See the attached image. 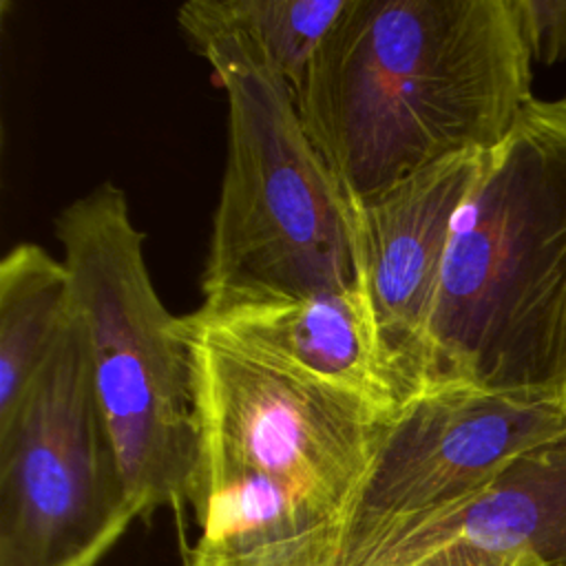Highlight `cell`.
I'll list each match as a JSON object with an SVG mask.
<instances>
[{
  "mask_svg": "<svg viewBox=\"0 0 566 566\" xmlns=\"http://www.w3.org/2000/svg\"><path fill=\"white\" fill-rule=\"evenodd\" d=\"M513 0H347L296 93L347 197L504 142L533 99Z\"/></svg>",
  "mask_w": 566,
  "mask_h": 566,
  "instance_id": "6da1fadb",
  "label": "cell"
},
{
  "mask_svg": "<svg viewBox=\"0 0 566 566\" xmlns=\"http://www.w3.org/2000/svg\"><path fill=\"white\" fill-rule=\"evenodd\" d=\"M431 385L566 411V95L528 102L453 217L427 327Z\"/></svg>",
  "mask_w": 566,
  "mask_h": 566,
  "instance_id": "7a4b0ae2",
  "label": "cell"
},
{
  "mask_svg": "<svg viewBox=\"0 0 566 566\" xmlns=\"http://www.w3.org/2000/svg\"><path fill=\"white\" fill-rule=\"evenodd\" d=\"M228 99V153L201 274V312L358 285L349 197L292 88L248 42L195 44Z\"/></svg>",
  "mask_w": 566,
  "mask_h": 566,
  "instance_id": "3957f363",
  "label": "cell"
},
{
  "mask_svg": "<svg viewBox=\"0 0 566 566\" xmlns=\"http://www.w3.org/2000/svg\"><path fill=\"white\" fill-rule=\"evenodd\" d=\"M95 396L137 517L188 502L199 455L192 358L159 298L126 192L102 181L53 219Z\"/></svg>",
  "mask_w": 566,
  "mask_h": 566,
  "instance_id": "277c9868",
  "label": "cell"
},
{
  "mask_svg": "<svg viewBox=\"0 0 566 566\" xmlns=\"http://www.w3.org/2000/svg\"><path fill=\"white\" fill-rule=\"evenodd\" d=\"M181 323L199 431L192 482L261 478L354 531L363 484L394 411L303 376L188 316Z\"/></svg>",
  "mask_w": 566,
  "mask_h": 566,
  "instance_id": "5b68a950",
  "label": "cell"
},
{
  "mask_svg": "<svg viewBox=\"0 0 566 566\" xmlns=\"http://www.w3.org/2000/svg\"><path fill=\"white\" fill-rule=\"evenodd\" d=\"M135 517L71 305L49 358L0 422V566L104 557Z\"/></svg>",
  "mask_w": 566,
  "mask_h": 566,
  "instance_id": "8992f818",
  "label": "cell"
},
{
  "mask_svg": "<svg viewBox=\"0 0 566 566\" xmlns=\"http://www.w3.org/2000/svg\"><path fill=\"white\" fill-rule=\"evenodd\" d=\"M566 431V411L467 385H431L387 420L356 509L345 566L394 528L484 486L509 462Z\"/></svg>",
  "mask_w": 566,
  "mask_h": 566,
  "instance_id": "52a82bcc",
  "label": "cell"
},
{
  "mask_svg": "<svg viewBox=\"0 0 566 566\" xmlns=\"http://www.w3.org/2000/svg\"><path fill=\"white\" fill-rule=\"evenodd\" d=\"M486 153L455 155L371 197H349L358 285L369 303L402 402L424 385L427 327L451 223Z\"/></svg>",
  "mask_w": 566,
  "mask_h": 566,
  "instance_id": "ba28073f",
  "label": "cell"
},
{
  "mask_svg": "<svg viewBox=\"0 0 566 566\" xmlns=\"http://www.w3.org/2000/svg\"><path fill=\"white\" fill-rule=\"evenodd\" d=\"M566 566V431L475 493L385 535L354 566Z\"/></svg>",
  "mask_w": 566,
  "mask_h": 566,
  "instance_id": "9c48e42d",
  "label": "cell"
},
{
  "mask_svg": "<svg viewBox=\"0 0 566 566\" xmlns=\"http://www.w3.org/2000/svg\"><path fill=\"white\" fill-rule=\"evenodd\" d=\"M188 318L387 411H396L402 402L360 285L214 312L197 310Z\"/></svg>",
  "mask_w": 566,
  "mask_h": 566,
  "instance_id": "30bf717a",
  "label": "cell"
},
{
  "mask_svg": "<svg viewBox=\"0 0 566 566\" xmlns=\"http://www.w3.org/2000/svg\"><path fill=\"white\" fill-rule=\"evenodd\" d=\"M71 316L62 259L38 243H15L0 261V422L20 405Z\"/></svg>",
  "mask_w": 566,
  "mask_h": 566,
  "instance_id": "8fae6325",
  "label": "cell"
},
{
  "mask_svg": "<svg viewBox=\"0 0 566 566\" xmlns=\"http://www.w3.org/2000/svg\"><path fill=\"white\" fill-rule=\"evenodd\" d=\"M347 0H190L177 22L192 46L230 35L256 49L292 88L303 86L312 60Z\"/></svg>",
  "mask_w": 566,
  "mask_h": 566,
  "instance_id": "7c38bea8",
  "label": "cell"
},
{
  "mask_svg": "<svg viewBox=\"0 0 566 566\" xmlns=\"http://www.w3.org/2000/svg\"><path fill=\"white\" fill-rule=\"evenodd\" d=\"M528 53L542 64L566 57V0H513Z\"/></svg>",
  "mask_w": 566,
  "mask_h": 566,
  "instance_id": "4fadbf2b",
  "label": "cell"
},
{
  "mask_svg": "<svg viewBox=\"0 0 566 566\" xmlns=\"http://www.w3.org/2000/svg\"><path fill=\"white\" fill-rule=\"evenodd\" d=\"M99 559H102L99 555H97V557H88L86 562H82V564H77V566H97V562H99Z\"/></svg>",
  "mask_w": 566,
  "mask_h": 566,
  "instance_id": "5bb4252c",
  "label": "cell"
}]
</instances>
